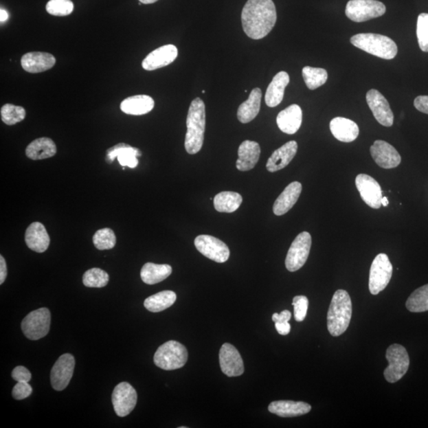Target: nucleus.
Masks as SVG:
<instances>
[{
  "label": "nucleus",
  "mask_w": 428,
  "mask_h": 428,
  "mask_svg": "<svg viewBox=\"0 0 428 428\" xmlns=\"http://www.w3.org/2000/svg\"><path fill=\"white\" fill-rule=\"evenodd\" d=\"M8 276V267L6 261L3 256H0V284H3V283L6 280Z\"/></svg>",
  "instance_id": "nucleus-48"
},
{
  "label": "nucleus",
  "mask_w": 428,
  "mask_h": 428,
  "mask_svg": "<svg viewBox=\"0 0 428 428\" xmlns=\"http://www.w3.org/2000/svg\"><path fill=\"white\" fill-rule=\"evenodd\" d=\"M367 102L375 120L381 126L390 127L394 125V116L387 100L377 90L371 89L367 93Z\"/></svg>",
  "instance_id": "nucleus-16"
},
{
  "label": "nucleus",
  "mask_w": 428,
  "mask_h": 428,
  "mask_svg": "<svg viewBox=\"0 0 428 428\" xmlns=\"http://www.w3.org/2000/svg\"><path fill=\"white\" fill-rule=\"evenodd\" d=\"M12 378L17 383H29L32 378L30 371L23 365H19L15 368L12 371Z\"/></svg>",
  "instance_id": "nucleus-44"
},
{
  "label": "nucleus",
  "mask_w": 428,
  "mask_h": 428,
  "mask_svg": "<svg viewBox=\"0 0 428 428\" xmlns=\"http://www.w3.org/2000/svg\"><path fill=\"white\" fill-rule=\"evenodd\" d=\"M137 402V391L130 383H121L113 391L112 403L118 416L125 417L131 414Z\"/></svg>",
  "instance_id": "nucleus-12"
},
{
  "label": "nucleus",
  "mask_w": 428,
  "mask_h": 428,
  "mask_svg": "<svg viewBox=\"0 0 428 428\" xmlns=\"http://www.w3.org/2000/svg\"><path fill=\"white\" fill-rule=\"evenodd\" d=\"M155 102L152 97L146 95H134L127 98L121 103L123 113L130 115H144L153 111Z\"/></svg>",
  "instance_id": "nucleus-29"
},
{
  "label": "nucleus",
  "mask_w": 428,
  "mask_h": 428,
  "mask_svg": "<svg viewBox=\"0 0 428 428\" xmlns=\"http://www.w3.org/2000/svg\"><path fill=\"white\" fill-rule=\"evenodd\" d=\"M275 328L282 336H286L291 333V326L289 322H276Z\"/></svg>",
  "instance_id": "nucleus-47"
},
{
  "label": "nucleus",
  "mask_w": 428,
  "mask_h": 428,
  "mask_svg": "<svg viewBox=\"0 0 428 428\" xmlns=\"http://www.w3.org/2000/svg\"><path fill=\"white\" fill-rule=\"evenodd\" d=\"M260 153L261 149L259 144L249 140L245 141L238 148L236 168L240 172H247L254 169L259 161Z\"/></svg>",
  "instance_id": "nucleus-24"
},
{
  "label": "nucleus",
  "mask_w": 428,
  "mask_h": 428,
  "mask_svg": "<svg viewBox=\"0 0 428 428\" xmlns=\"http://www.w3.org/2000/svg\"><path fill=\"white\" fill-rule=\"evenodd\" d=\"M194 245L201 254L219 264H223L230 256L229 247L213 236L200 235L196 237Z\"/></svg>",
  "instance_id": "nucleus-11"
},
{
  "label": "nucleus",
  "mask_w": 428,
  "mask_h": 428,
  "mask_svg": "<svg viewBox=\"0 0 428 428\" xmlns=\"http://www.w3.org/2000/svg\"><path fill=\"white\" fill-rule=\"evenodd\" d=\"M312 245V236L308 232L299 234L288 251L286 258V269L295 272L306 264Z\"/></svg>",
  "instance_id": "nucleus-10"
},
{
  "label": "nucleus",
  "mask_w": 428,
  "mask_h": 428,
  "mask_svg": "<svg viewBox=\"0 0 428 428\" xmlns=\"http://www.w3.org/2000/svg\"><path fill=\"white\" fill-rule=\"evenodd\" d=\"M75 358L71 354H64L56 361L50 374L52 386L56 391H62L69 385L74 376Z\"/></svg>",
  "instance_id": "nucleus-13"
},
{
  "label": "nucleus",
  "mask_w": 428,
  "mask_h": 428,
  "mask_svg": "<svg viewBox=\"0 0 428 428\" xmlns=\"http://www.w3.org/2000/svg\"><path fill=\"white\" fill-rule=\"evenodd\" d=\"M302 190V185L301 183L293 182L289 184L276 199L274 205H273V212L276 216L284 215L289 212L297 202Z\"/></svg>",
  "instance_id": "nucleus-26"
},
{
  "label": "nucleus",
  "mask_w": 428,
  "mask_h": 428,
  "mask_svg": "<svg viewBox=\"0 0 428 428\" xmlns=\"http://www.w3.org/2000/svg\"><path fill=\"white\" fill-rule=\"evenodd\" d=\"M297 148V143L295 141H291L278 148L268 159L266 166L267 171L276 172L288 166L296 156Z\"/></svg>",
  "instance_id": "nucleus-21"
},
{
  "label": "nucleus",
  "mask_w": 428,
  "mask_h": 428,
  "mask_svg": "<svg viewBox=\"0 0 428 428\" xmlns=\"http://www.w3.org/2000/svg\"><path fill=\"white\" fill-rule=\"evenodd\" d=\"M291 319V313L289 311H282L281 313H274L272 316V321L276 322H289Z\"/></svg>",
  "instance_id": "nucleus-46"
},
{
  "label": "nucleus",
  "mask_w": 428,
  "mask_h": 428,
  "mask_svg": "<svg viewBox=\"0 0 428 428\" xmlns=\"http://www.w3.org/2000/svg\"><path fill=\"white\" fill-rule=\"evenodd\" d=\"M370 154L376 164L385 169L395 168L401 162V157L396 149L384 141H376L370 147Z\"/></svg>",
  "instance_id": "nucleus-17"
},
{
  "label": "nucleus",
  "mask_w": 428,
  "mask_h": 428,
  "mask_svg": "<svg viewBox=\"0 0 428 428\" xmlns=\"http://www.w3.org/2000/svg\"><path fill=\"white\" fill-rule=\"evenodd\" d=\"M414 106L416 110L428 115V96L420 95L416 97L414 100Z\"/></svg>",
  "instance_id": "nucleus-45"
},
{
  "label": "nucleus",
  "mask_w": 428,
  "mask_h": 428,
  "mask_svg": "<svg viewBox=\"0 0 428 428\" xmlns=\"http://www.w3.org/2000/svg\"><path fill=\"white\" fill-rule=\"evenodd\" d=\"M188 359L187 348L177 341L170 340L159 347L154 355V363L164 370H174L184 367Z\"/></svg>",
  "instance_id": "nucleus-5"
},
{
  "label": "nucleus",
  "mask_w": 428,
  "mask_h": 428,
  "mask_svg": "<svg viewBox=\"0 0 428 428\" xmlns=\"http://www.w3.org/2000/svg\"><path fill=\"white\" fill-rule=\"evenodd\" d=\"M178 56V49L174 45H166L155 49L142 61L144 70L153 71L172 64Z\"/></svg>",
  "instance_id": "nucleus-18"
},
{
  "label": "nucleus",
  "mask_w": 428,
  "mask_h": 428,
  "mask_svg": "<svg viewBox=\"0 0 428 428\" xmlns=\"http://www.w3.org/2000/svg\"><path fill=\"white\" fill-rule=\"evenodd\" d=\"M172 268L168 264H156L147 262L142 268V280L148 285L157 284L172 275Z\"/></svg>",
  "instance_id": "nucleus-32"
},
{
  "label": "nucleus",
  "mask_w": 428,
  "mask_h": 428,
  "mask_svg": "<svg viewBox=\"0 0 428 428\" xmlns=\"http://www.w3.org/2000/svg\"><path fill=\"white\" fill-rule=\"evenodd\" d=\"M312 409L311 405L302 401H277L268 406V410L280 417H295L306 415Z\"/></svg>",
  "instance_id": "nucleus-25"
},
{
  "label": "nucleus",
  "mask_w": 428,
  "mask_h": 428,
  "mask_svg": "<svg viewBox=\"0 0 428 428\" xmlns=\"http://www.w3.org/2000/svg\"><path fill=\"white\" fill-rule=\"evenodd\" d=\"M302 76L309 90H315L326 84L328 77L326 69L309 66L304 67Z\"/></svg>",
  "instance_id": "nucleus-36"
},
{
  "label": "nucleus",
  "mask_w": 428,
  "mask_h": 428,
  "mask_svg": "<svg viewBox=\"0 0 428 428\" xmlns=\"http://www.w3.org/2000/svg\"><path fill=\"white\" fill-rule=\"evenodd\" d=\"M406 308L412 313L428 311V284L417 289L412 293L406 302Z\"/></svg>",
  "instance_id": "nucleus-35"
},
{
  "label": "nucleus",
  "mask_w": 428,
  "mask_h": 428,
  "mask_svg": "<svg viewBox=\"0 0 428 428\" xmlns=\"http://www.w3.org/2000/svg\"><path fill=\"white\" fill-rule=\"evenodd\" d=\"M292 305L295 308V318L297 322L306 319L308 308V299L306 296H296L293 299Z\"/></svg>",
  "instance_id": "nucleus-42"
},
{
  "label": "nucleus",
  "mask_w": 428,
  "mask_h": 428,
  "mask_svg": "<svg viewBox=\"0 0 428 428\" xmlns=\"http://www.w3.org/2000/svg\"><path fill=\"white\" fill-rule=\"evenodd\" d=\"M205 122V103L200 98H196L190 103L187 117L188 131L185 133V148L188 153L194 155L202 149Z\"/></svg>",
  "instance_id": "nucleus-2"
},
{
  "label": "nucleus",
  "mask_w": 428,
  "mask_h": 428,
  "mask_svg": "<svg viewBox=\"0 0 428 428\" xmlns=\"http://www.w3.org/2000/svg\"><path fill=\"white\" fill-rule=\"evenodd\" d=\"M177 299V293L171 291H164L146 298L144 306L148 311L159 313L173 306Z\"/></svg>",
  "instance_id": "nucleus-33"
},
{
  "label": "nucleus",
  "mask_w": 428,
  "mask_h": 428,
  "mask_svg": "<svg viewBox=\"0 0 428 428\" xmlns=\"http://www.w3.org/2000/svg\"><path fill=\"white\" fill-rule=\"evenodd\" d=\"M262 91L260 89H254L250 93L249 99L242 103L237 111V118L243 124H247L254 120L259 115L261 106Z\"/></svg>",
  "instance_id": "nucleus-30"
},
{
  "label": "nucleus",
  "mask_w": 428,
  "mask_h": 428,
  "mask_svg": "<svg viewBox=\"0 0 428 428\" xmlns=\"http://www.w3.org/2000/svg\"><path fill=\"white\" fill-rule=\"evenodd\" d=\"M110 277L107 273L100 268H91L82 276V283L87 287L102 288L109 282Z\"/></svg>",
  "instance_id": "nucleus-37"
},
{
  "label": "nucleus",
  "mask_w": 428,
  "mask_h": 428,
  "mask_svg": "<svg viewBox=\"0 0 428 428\" xmlns=\"http://www.w3.org/2000/svg\"><path fill=\"white\" fill-rule=\"evenodd\" d=\"M25 241L30 249L38 254H43L50 244L48 232L41 223H34L28 227L25 234Z\"/></svg>",
  "instance_id": "nucleus-22"
},
{
  "label": "nucleus",
  "mask_w": 428,
  "mask_h": 428,
  "mask_svg": "<svg viewBox=\"0 0 428 428\" xmlns=\"http://www.w3.org/2000/svg\"><path fill=\"white\" fill-rule=\"evenodd\" d=\"M74 10V4L71 0H50L46 4V12L54 16H67Z\"/></svg>",
  "instance_id": "nucleus-40"
},
{
  "label": "nucleus",
  "mask_w": 428,
  "mask_h": 428,
  "mask_svg": "<svg viewBox=\"0 0 428 428\" xmlns=\"http://www.w3.org/2000/svg\"><path fill=\"white\" fill-rule=\"evenodd\" d=\"M280 130L286 134H295L300 128L302 123V108L293 104L278 113L276 118Z\"/></svg>",
  "instance_id": "nucleus-23"
},
{
  "label": "nucleus",
  "mask_w": 428,
  "mask_h": 428,
  "mask_svg": "<svg viewBox=\"0 0 428 428\" xmlns=\"http://www.w3.org/2000/svg\"><path fill=\"white\" fill-rule=\"evenodd\" d=\"M25 117V111L22 106L5 104L1 108L2 121L8 126H14L23 122Z\"/></svg>",
  "instance_id": "nucleus-39"
},
{
  "label": "nucleus",
  "mask_w": 428,
  "mask_h": 428,
  "mask_svg": "<svg viewBox=\"0 0 428 428\" xmlns=\"http://www.w3.org/2000/svg\"><path fill=\"white\" fill-rule=\"evenodd\" d=\"M56 64L54 56L41 52L25 54L21 59V65L29 74H40L53 68Z\"/></svg>",
  "instance_id": "nucleus-19"
},
{
  "label": "nucleus",
  "mask_w": 428,
  "mask_h": 428,
  "mask_svg": "<svg viewBox=\"0 0 428 428\" xmlns=\"http://www.w3.org/2000/svg\"><path fill=\"white\" fill-rule=\"evenodd\" d=\"M389 203L388 198L386 196H383V199H381V205L387 206Z\"/></svg>",
  "instance_id": "nucleus-50"
},
{
  "label": "nucleus",
  "mask_w": 428,
  "mask_h": 428,
  "mask_svg": "<svg viewBox=\"0 0 428 428\" xmlns=\"http://www.w3.org/2000/svg\"><path fill=\"white\" fill-rule=\"evenodd\" d=\"M392 275H393V265L388 256L381 254L376 256L370 271V292L373 295H379L388 286Z\"/></svg>",
  "instance_id": "nucleus-8"
},
{
  "label": "nucleus",
  "mask_w": 428,
  "mask_h": 428,
  "mask_svg": "<svg viewBox=\"0 0 428 428\" xmlns=\"http://www.w3.org/2000/svg\"><path fill=\"white\" fill-rule=\"evenodd\" d=\"M290 82V76L286 71H280L277 74L269 86H268L266 95V104L269 107H275L280 104L284 98L285 89Z\"/></svg>",
  "instance_id": "nucleus-28"
},
{
  "label": "nucleus",
  "mask_w": 428,
  "mask_h": 428,
  "mask_svg": "<svg viewBox=\"0 0 428 428\" xmlns=\"http://www.w3.org/2000/svg\"><path fill=\"white\" fill-rule=\"evenodd\" d=\"M416 34L420 49L428 53V14L422 13L419 15Z\"/></svg>",
  "instance_id": "nucleus-41"
},
{
  "label": "nucleus",
  "mask_w": 428,
  "mask_h": 428,
  "mask_svg": "<svg viewBox=\"0 0 428 428\" xmlns=\"http://www.w3.org/2000/svg\"><path fill=\"white\" fill-rule=\"evenodd\" d=\"M243 198L234 192H223L216 194L214 199V208L220 213L231 214L238 210Z\"/></svg>",
  "instance_id": "nucleus-34"
},
{
  "label": "nucleus",
  "mask_w": 428,
  "mask_h": 428,
  "mask_svg": "<svg viewBox=\"0 0 428 428\" xmlns=\"http://www.w3.org/2000/svg\"><path fill=\"white\" fill-rule=\"evenodd\" d=\"M33 389L29 383H17L12 390V396L15 400L21 401L29 398Z\"/></svg>",
  "instance_id": "nucleus-43"
},
{
  "label": "nucleus",
  "mask_w": 428,
  "mask_h": 428,
  "mask_svg": "<svg viewBox=\"0 0 428 428\" xmlns=\"http://www.w3.org/2000/svg\"><path fill=\"white\" fill-rule=\"evenodd\" d=\"M141 156L142 153L138 148L124 143L116 144V146L108 149L106 153L108 162L111 163L117 158L122 166L131 168L137 167V157Z\"/></svg>",
  "instance_id": "nucleus-20"
},
{
  "label": "nucleus",
  "mask_w": 428,
  "mask_h": 428,
  "mask_svg": "<svg viewBox=\"0 0 428 428\" xmlns=\"http://www.w3.org/2000/svg\"><path fill=\"white\" fill-rule=\"evenodd\" d=\"M276 21V8L272 0H249L242 10V27L251 39L265 38L274 28Z\"/></svg>",
  "instance_id": "nucleus-1"
},
{
  "label": "nucleus",
  "mask_w": 428,
  "mask_h": 428,
  "mask_svg": "<svg viewBox=\"0 0 428 428\" xmlns=\"http://www.w3.org/2000/svg\"><path fill=\"white\" fill-rule=\"evenodd\" d=\"M355 185L360 194L361 198L370 208L380 209L383 190L379 183L368 174H360L355 179Z\"/></svg>",
  "instance_id": "nucleus-14"
},
{
  "label": "nucleus",
  "mask_w": 428,
  "mask_h": 428,
  "mask_svg": "<svg viewBox=\"0 0 428 428\" xmlns=\"http://www.w3.org/2000/svg\"><path fill=\"white\" fill-rule=\"evenodd\" d=\"M385 357L389 365L384 371L385 379L390 383H395L404 377L409 368V354L402 345L395 343L386 350Z\"/></svg>",
  "instance_id": "nucleus-6"
},
{
  "label": "nucleus",
  "mask_w": 428,
  "mask_h": 428,
  "mask_svg": "<svg viewBox=\"0 0 428 428\" xmlns=\"http://www.w3.org/2000/svg\"><path fill=\"white\" fill-rule=\"evenodd\" d=\"M56 146L49 137H41L31 142L25 149V155L33 161H39L55 156Z\"/></svg>",
  "instance_id": "nucleus-31"
},
{
  "label": "nucleus",
  "mask_w": 428,
  "mask_h": 428,
  "mask_svg": "<svg viewBox=\"0 0 428 428\" xmlns=\"http://www.w3.org/2000/svg\"><path fill=\"white\" fill-rule=\"evenodd\" d=\"M143 4H152L158 1V0H139Z\"/></svg>",
  "instance_id": "nucleus-51"
},
{
  "label": "nucleus",
  "mask_w": 428,
  "mask_h": 428,
  "mask_svg": "<svg viewBox=\"0 0 428 428\" xmlns=\"http://www.w3.org/2000/svg\"><path fill=\"white\" fill-rule=\"evenodd\" d=\"M8 18H9V14L6 12V10L3 9L0 10V22L1 23L6 22Z\"/></svg>",
  "instance_id": "nucleus-49"
},
{
  "label": "nucleus",
  "mask_w": 428,
  "mask_h": 428,
  "mask_svg": "<svg viewBox=\"0 0 428 428\" xmlns=\"http://www.w3.org/2000/svg\"><path fill=\"white\" fill-rule=\"evenodd\" d=\"M385 12L384 3L377 0H350L345 10L347 17L355 23L383 16Z\"/></svg>",
  "instance_id": "nucleus-7"
},
{
  "label": "nucleus",
  "mask_w": 428,
  "mask_h": 428,
  "mask_svg": "<svg viewBox=\"0 0 428 428\" xmlns=\"http://www.w3.org/2000/svg\"><path fill=\"white\" fill-rule=\"evenodd\" d=\"M116 242L115 232L109 228L98 230L93 236V243L97 249L101 251L113 249L116 245Z\"/></svg>",
  "instance_id": "nucleus-38"
},
{
  "label": "nucleus",
  "mask_w": 428,
  "mask_h": 428,
  "mask_svg": "<svg viewBox=\"0 0 428 428\" xmlns=\"http://www.w3.org/2000/svg\"><path fill=\"white\" fill-rule=\"evenodd\" d=\"M352 316V302L346 291L334 293L328 312V329L333 337L341 336L349 327Z\"/></svg>",
  "instance_id": "nucleus-3"
},
{
  "label": "nucleus",
  "mask_w": 428,
  "mask_h": 428,
  "mask_svg": "<svg viewBox=\"0 0 428 428\" xmlns=\"http://www.w3.org/2000/svg\"><path fill=\"white\" fill-rule=\"evenodd\" d=\"M51 313L47 308L32 311L23 319L21 327L25 337L30 340L43 338L49 332Z\"/></svg>",
  "instance_id": "nucleus-9"
},
{
  "label": "nucleus",
  "mask_w": 428,
  "mask_h": 428,
  "mask_svg": "<svg viewBox=\"0 0 428 428\" xmlns=\"http://www.w3.org/2000/svg\"><path fill=\"white\" fill-rule=\"evenodd\" d=\"M355 47L381 59L392 60L398 54V45L389 37L376 34H359L350 38Z\"/></svg>",
  "instance_id": "nucleus-4"
},
{
  "label": "nucleus",
  "mask_w": 428,
  "mask_h": 428,
  "mask_svg": "<svg viewBox=\"0 0 428 428\" xmlns=\"http://www.w3.org/2000/svg\"><path fill=\"white\" fill-rule=\"evenodd\" d=\"M221 369L228 377H238L245 372V365L238 350L228 343L221 346L219 353Z\"/></svg>",
  "instance_id": "nucleus-15"
},
{
  "label": "nucleus",
  "mask_w": 428,
  "mask_h": 428,
  "mask_svg": "<svg viewBox=\"0 0 428 428\" xmlns=\"http://www.w3.org/2000/svg\"><path fill=\"white\" fill-rule=\"evenodd\" d=\"M330 131L338 141L350 143L357 140L359 128L357 123L348 118L337 117L330 122Z\"/></svg>",
  "instance_id": "nucleus-27"
}]
</instances>
